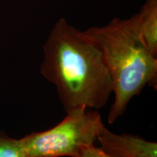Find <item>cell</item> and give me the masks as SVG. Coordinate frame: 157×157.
I'll list each match as a JSON object with an SVG mask.
<instances>
[{
  "instance_id": "1",
  "label": "cell",
  "mask_w": 157,
  "mask_h": 157,
  "mask_svg": "<svg viewBox=\"0 0 157 157\" xmlns=\"http://www.w3.org/2000/svg\"><path fill=\"white\" fill-rule=\"evenodd\" d=\"M42 75L54 84L66 113L74 109L99 110L113 94V84L98 45L60 17L43 46Z\"/></svg>"
},
{
  "instance_id": "2",
  "label": "cell",
  "mask_w": 157,
  "mask_h": 157,
  "mask_svg": "<svg viewBox=\"0 0 157 157\" xmlns=\"http://www.w3.org/2000/svg\"><path fill=\"white\" fill-rule=\"evenodd\" d=\"M84 33L101 50L111 76L114 101L108 121L112 124L147 84L156 89L157 58L141 36L137 13L128 18L115 17L107 25L91 27Z\"/></svg>"
},
{
  "instance_id": "3",
  "label": "cell",
  "mask_w": 157,
  "mask_h": 157,
  "mask_svg": "<svg viewBox=\"0 0 157 157\" xmlns=\"http://www.w3.org/2000/svg\"><path fill=\"white\" fill-rule=\"evenodd\" d=\"M104 124L97 110L79 107L66 113L56 126L21 138L28 157H76L94 145Z\"/></svg>"
},
{
  "instance_id": "4",
  "label": "cell",
  "mask_w": 157,
  "mask_h": 157,
  "mask_svg": "<svg viewBox=\"0 0 157 157\" xmlns=\"http://www.w3.org/2000/svg\"><path fill=\"white\" fill-rule=\"evenodd\" d=\"M97 140L104 152L119 157H157V143L138 135L116 134L104 125Z\"/></svg>"
},
{
  "instance_id": "5",
  "label": "cell",
  "mask_w": 157,
  "mask_h": 157,
  "mask_svg": "<svg viewBox=\"0 0 157 157\" xmlns=\"http://www.w3.org/2000/svg\"><path fill=\"white\" fill-rule=\"evenodd\" d=\"M137 14L144 43L151 52L157 56V0H146Z\"/></svg>"
},
{
  "instance_id": "6",
  "label": "cell",
  "mask_w": 157,
  "mask_h": 157,
  "mask_svg": "<svg viewBox=\"0 0 157 157\" xmlns=\"http://www.w3.org/2000/svg\"><path fill=\"white\" fill-rule=\"evenodd\" d=\"M0 157H28L22 140L0 132Z\"/></svg>"
},
{
  "instance_id": "7",
  "label": "cell",
  "mask_w": 157,
  "mask_h": 157,
  "mask_svg": "<svg viewBox=\"0 0 157 157\" xmlns=\"http://www.w3.org/2000/svg\"><path fill=\"white\" fill-rule=\"evenodd\" d=\"M76 157H119L112 156L104 152L100 148H97L94 145H90L82 149L81 152Z\"/></svg>"
},
{
  "instance_id": "8",
  "label": "cell",
  "mask_w": 157,
  "mask_h": 157,
  "mask_svg": "<svg viewBox=\"0 0 157 157\" xmlns=\"http://www.w3.org/2000/svg\"><path fill=\"white\" fill-rule=\"evenodd\" d=\"M19 1H21V0H19Z\"/></svg>"
}]
</instances>
